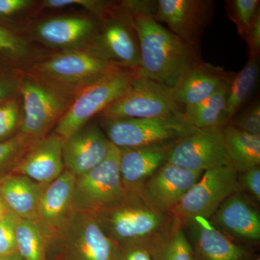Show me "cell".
Segmentation results:
<instances>
[{
    "label": "cell",
    "instance_id": "cell-13",
    "mask_svg": "<svg viewBox=\"0 0 260 260\" xmlns=\"http://www.w3.org/2000/svg\"><path fill=\"white\" fill-rule=\"evenodd\" d=\"M215 2L210 0H158L155 19L164 22L170 31L186 42L199 44L211 23Z\"/></svg>",
    "mask_w": 260,
    "mask_h": 260
},
{
    "label": "cell",
    "instance_id": "cell-4",
    "mask_svg": "<svg viewBox=\"0 0 260 260\" xmlns=\"http://www.w3.org/2000/svg\"><path fill=\"white\" fill-rule=\"evenodd\" d=\"M98 19L96 31L89 49L114 68L138 71L140 44L133 17L119 3H113Z\"/></svg>",
    "mask_w": 260,
    "mask_h": 260
},
{
    "label": "cell",
    "instance_id": "cell-38",
    "mask_svg": "<svg viewBox=\"0 0 260 260\" xmlns=\"http://www.w3.org/2000/svg\"><path fill=\"white\" fill-rule=\"evenodd\" d=\"M118 246L116 260H153L148 246L142 244Z\"/></svg>",
    "mask_w": 260,
    "mask_h": 260
},
{
    "label": "cell",
    "instance_id": "cell-15",
    "mask_svg": "<svg viewBox=\"0 0 260 260\" xmlns=\"http://www.w3.org/2000/svg\"><path fill=\"white\" fill-rule=\"evenodd\" d=\"M203 173L167 162L136 192L156 209L170 213Z\"/></svg>",
    "mask_w": 260,
    "mask_h": 260
},
{
    "label": "cell",
    "instance_id": "cell-6",
    "mask_svg": "<svg viewBox=\"0 0 260 260\" xmlns=\"http://www.w3.org/2000/svg\"><path fill=\"white\" fill-rule=\"evenodd\" d=\"M19 93L23 99L19 133L34 143L47 136L74 99L27 73L20 78Z\"/></svg>",
    "mask_w": 260,
    "mask_h": 260
},
{
    "label": "cell",
    "instance_id": "cell-3",
    "mask_svg": "<svg viewBox=\"0 0 260 260\" xmlns=\"http://www.w3.org/2000/svg\"><path fill=\"white\" fill-rule=\"evenodd\" d=\"M117 69L87 47L63 50L36 61L27 73L56 90L75 97Z\"/></svg>",
    "mask_w": 260,
    "mask_h": 260
},
{
    "label": "cell",
    "instance_id": "cell-35",
    "mask_svg": "<svg viewBox=\"0 0 260 260\" xmlns=\"http://www.w3.org/2000/svg\"><path fill=\"white\" fill-rule=\"evenodd\" d=\"M18 217L11 212L0 220V257L17 252L15 223Z\"/></svg>",
    "mask_w": 260,
    "mask_h": 260
},
{
    "label": "cell",
    "instance_id": "cell-11",
    "mask_svg": "<svg viewBox=\"0 0 260 260\" xmlns=\"http://www.w3.org/2000/svg\"><path fill=\"white\" fill-rule=\"evenodd\" d=\"M64 260H116L118 246L103 232L93 215L75 211L55 240Z\"/></svg>",
    "mask_w": 260,
    "mask_h": 260
},
{
    "label": "cell",
    "instance_id": "cell-40",
    "mask_svg": "<svg viewBox=\"0 0 260 260\" xmlns=\"http://www.w3.org/2000/svg\"><path fill=\"white\" fill-rule=\"evenodd\" d=\"M34 3L31 0H0V16H11L22 13Z\"/></svg>",
    "mask_w": 260,
    "mask_h": 260
},
{
    "label": "cell",
    "instance_id": "cell-42",
    "mask_svg": "<svg viewBox=\"0 0 260 260\" xmlns=\"http://www.w3.org/2000/svg\"><path fill=\"white\" fill-rule=\"evenodd\" d=\"M9 210L5 205L4 202L2 200L1 197H0V220H2L7 214L8 213Z\"/></svg>",
    "mask_w": 260,
    "mask_h": 260
},
{
    "label": "cell",
    "instance_id": "cell-30",
    "mask_svg": "<svg viewBox=\"0 0 260 260\" xmlns=\"http://www.w3.org/2000/svg\"><path fill=\"white\" fill-rule=\"evenodd\" d=\"M259 0H230L226 2L228 16L237 25L242 37L256 15L260 13Z\"/></svg>",
    "mask_w": 260,
    "mask_h": 260
},
{
    "label": "cell",
    "instance_id": "cell-21",
    "mask_svg": "<svg viewBox=\"0 0 260 260\" xmlns=\"http://www.w3.org/2000/svg\"><path fill=\"white\" fill-rule=\"evenodd\" d=\"M98 22L90 18L59 17L48 19L37 25L36 37L51 47L64 50L83 49L90 45Z\"/></svg>",
    "mask_w": 260,
    "mask_h": 260
},
{
    "label": "cell",
    "instance_id": "cell-31",
    "mask_svg": "<svg viewBox=\"0 0 260 260\" xmlns=\"http://www.w3.org/2000/svg\"><path fill=\"white\" fill-rule=\"evenodd\" d=\"M35 143L20 133L0 141V171L12 164L16 165Z\"/></svg>",
    "mask_w": 260,
    "mask_h": 260
},
{
    "label": "cell",
    "instance_id": "cell-1",
    "mask_svg": "<svg viewBox=\"0 0 260 260\" xmlns=\"http://www.w3.org/2000/svg\"><path fill=\"white\" fill-rule=\"evenodd\" d=\"M133 20L139 39L140 76L173 88L201 61L199 44L183 40L153 18L135 17Z\"/></svg>",
    "mask_w": 260,
    "mask_h": 260
},
{
    "label": "cell",
    "instance_id": "cell-44",
    "mask_svg": "<svg viewBox=\"0 0 260 260\" xmlns=\"http://www.w3.org/2000/svg\"><path fill=\"white\" fill-rule=\"evenodd\" d=\"M251 260H260V258H259V256H256V257L254 258H253Z\"/></svg>",
    "mask_w": 260,
    "mask_h": 260
},
{
    "label": "cell",
    "instance_id": "cell-18",
    "mask_svg": "<svg viewBox=\"0 0 260 260\" xmlns=\"http://www.w3.org/2000/svg\"><path fill=\"white\" fill-rule=\"evenodd\" d=\"M112 143L97 125L86 124L63 147L65 170L79 177L101 164L109 155Z\"/></svg>",
    "mask_w": 260,
    "mask_h": 260
},
{
    "label": "cell",
    "instance_id": "cell-5",
    "mask_svg": "<svg viewBox=\"0 0 260 260\" xmlns=\"http://www.w3.org/2000/svg\"><path fill=\"white\" fill-rule=\"evenodd\" d=\"M138 75V71L117 69L77 94L54 129L63 140L78 133L94 116L99 115L122 96Z\"/></svg>",
    "mask_w": 260,
    "mask_h": 260
},
{
    "label": "cell",
    "instance_id": "cell-25",
    "mask_svg": "<svg viewBox=\"0 0 260 260\" xmlns=\"http://www.w3.org/2000/svg\"><path fill=\"white\" fill-rule=\"evenodd\" d=\"M225 146L231 165L242 173L260 166V136L244 133L228 124L223 126Z\"/></svg>",
    "mask_w": 260,
    "mask_h": 260
},
{
    "label": "cell",
    "instance_id": "cell-36",
    "mask_svg": "<svg viewBox=\"0 0 260 260\" xmlns=\"http://www.w3.org/2000/svg\"><path fill=\"white\" fill-rule=\"evenodd\" d=\"M238 191L248 194V198L256 203L260 202V167L252 168L246 172L238 173Z\"/></svg>",
    "mask_w": 260,
    "mask_h": 260
},
{
    "label": "cell",
    "instance_id": "cell-24",
    "mask_svg": "<svg viewBox=\"0 0 260 260\" xmlns=\"http://www.w3.org/2000/svg\"><path fill=\"white\" fill-rule=\"evenodd\" d=\"M259 74V55L249 54L244 68L233 74L229 83L226 106L222 116V125H228L250 98Z\"/></svg>",
    "mask_w": 260,
    "mask_h": 260
},
{
    "label": "cell",
    "instance_id": "cell-27",
    "mask_svg": "<svg viewBox=\"0 0 260 260\" xmlns=\"http://www.w3.org/2000/svg\"><path fill=\"white\" fill-rule=\"evenodd\" d=\"M230 81L208 99L184 107V119L198 129L223 128L222 116L226 106Z\"/></svg>",
    "mask_w": 260,
    "mask_h": 260
},
{
    "label": "cell",
    "instance_id": "cell-28",
    "mask_svg": "<svg viewBox=\"0 0 260 260\" xmlns=\"http://www.w3.org/2000/svg\"><path fill=\"white\" fill-rule=\"evenodd\" d=\"M17 253L25 260H47L46 253L50 241L36 221L17 218L15 223Z\"/></svg>",
    "mask_w": 260,
    "mask_h": 260
},
{
    "label": "cell",
    "instance_id": "cell-32",
    "mask_svg": "<svg viewBox=\"0 0 260 260\" xmlns=\"http://www.w3.org/2000/svg\"><path fill=\"white\" fill-rule=\"evenodd\" d=\"M20 104L14 98L0 104V141L12 138L22 120Z\"/></svg>",
    "mask_w": 260,
    "mask_h": 260
},
{
    "label": "cell",
    "instance_id": "cell-41",
    "mask_svg": "<svg viewBox=\"0 0 260 260\" xmlns=\"http://www.w3.org/2000/svg\"><path fill=\"white\" fill-rule=\"evenodd\" d=\"M20 78L0 76V104L13 99L19 92Z\"/></svg>",
    "mask_w": 260,
    "mask_h": 260
},
{
    "label": "cell",
    "instance_id": "cell-34",
    "mask_svg": "<svg viewBox=\"0 0 260 260\" xmlns=\"http://www.w3.org/2000/svg\"><path fill=\"white\" fill-rule=\"evenodd\" d=\"M114 2L99 1V0H45L42 2L43 8L61 9L70 6H79L88 10L98 18L113 4Z\"/></svg>",
    "mask_w": 260,
    "mask_h": 260
},
{
    "label": "cell",
    "instance_id": "cell-7",
    "mask_svg": "<svg viewBox=\"0 0 260 260\" xmlns=\"http://www.w3.org/2000/svg\"><path fill=\"white\" fill-rule=\"evenodd\" d=\"M173 89L139 75L129 90L99 114L102 119H146L183 115Z\"/></svg>",
    "mask_w": 260,
    "mask_h": 260
},
{
    "label": "cell",
    "instance_id": "cell-29",
    "mask_svg": "<svg viewBox=\"0 0 260 260\" xmlns=\"http://www.w3.org/2000/svg\"><path fill=\"white\" fill-rule=\"evenodd\" d=\"M0 57L25 64L30 62L34 51L23 37L0 27Z\"/></svg>",
    "mask_w": 260,
    "mask_h": 260
},
{
    "label": "cell",
    "instance_id": "cell-26",
    "mask_svg": "<svg viewBox=\"0 0 260 260\" xmlns=\"http://www.w3.org/2000/svg\"><path fill=\"white\" fill-rule=\"evenodd\" d=\"M147 246L153 260H194L184 225L174 218L171 226Z\"/></svg>",
    "mask_w": 260,
    "mask_h": 260
},
{
    "label": "cell",
    "instance_id": "cell-39",
    "mask_svg": "<svg viewBox=\"0 0 260 260\" xmlns=\"http://www.w3.org/2000/svg\"><path fill=\"white\" fill-rule=\"evenodd\" d=\"M246 43L249 49V54L259 55L260 52V13L256 15L250 26L246 30L245 35Z\"/></svg>",
    "mask_w": 260,
    "mask_h": 260
},
{
    "label": "cell",
    "instance_id": "cell-43",
    "mask_svg": "<svg viewBox=\"0 0 260 260\" xmlns=\"http://www.w3.org/2000/svg\"><path fill=\"white\" fill-rule=\"evenodd\" d=\"M0 260H25L21 256L19 255L18 253H14V254H10V255L2 256L0 257Z\"/></svg>",
    "mask_w": 260,
    "mask_h": 260
},
{
    "label": "cell",
    "instance_id": "cell-17",
    "mask_svg": "<svg viewBox=\"0 0 260 260\" xmlns=\"http://www.w3.org/2000/svg\"><path fill=\"white\" fill-rule=\"evenodd\" d=\"M194 260H251V249L224 235L209 220L195 218L183 223Z\"/></svg>",
    "mask_w": 260,
    "mask_h": 260
},
{
    "label": "cell",
    "instance_id": "cell-8",
    "mask_svg": "<svg viewBox=\"0 0 260 260\" xmlns=\"http://www.w3.org/2000/svg\"><path fill=\"white\" fill-rule=\"evenodd\" d=\"M119 172V148L112 144L107 158L75 179L73 208L75 211L94 214L124 199Z\"/></svg>",
    "mask_w": 260,
    "mask_h": 260
},
{
    "label": "cell",
    "instance_id": "cell-10",
    "mask_svg": "<svg viewBox=\"0 0 260 260\" xmlns=\"http://www.w3.org/2000/svg\"><path fill=\"white\" fill-rule=\"evenodd\" d=\"M238 189L235 168L225 165L210 169L203 173L170 213L181 223L198 217L209 220L222 203Z\"/></svg>",
    "mask_w": 260,
    "mask_h": 260
},
{
    "label": "cell",
    "instance_id": "cell-19",
    "mask_svg": "<svg viewBox=\"0 0 260 260\" xmlns=\"http://www.w3.org/2000/svg\"><path fill=\"white\" fill-rule=\"evenodd\" d=\"M175 141L119 148V172L127 192L139 191L145 181L167 162Z\"/></svg>",
    "mask_w": 260,
    "mask_h": 260
},
{
    "label": "cell",
    "instance_id": "cell-16",
    "mask_svg": "<svg viewBox=\"0 0 260 260\" xmlns=\"http://www.w3.org/2000/svg\"><path fill=\"white\" fill-rule=\"evenodd\" d=\"M76 177L67 170L45 186L38 205L36 222L51 242L59 237L75 210L73 191Z\"/></svg>",
    "mask_w": 260,
    "mask_h": 260
},
{
    "label": "cell",
    "instance_id": "cell-23",
    "mask_svg": "<svg viewBox=\"0 0 260 260\" xmlns=\"http://www.w3.org/2000/svg\"><path fill=\"white\" fill-rule=\"evenodd\" d=\"M45 186L25 176L13 174L0 180V197L15 216L36 221L38 205Z\"/></svg>",
    "mask_w": 260,
    "mask_h": 260
},
{
    "label": "cell",
    "instance_id": "cell-33",
    "mask_svg": "<svg viewBox=\"0 0 260 260\" xmlns=\"http://www.w3.org/2000/svg\"><path fill=\"white\" fill-rule=\"evenodd\" d=\"M229 124L248 134L260 136L259 101H255L245 108L242 112L238 113Z\"/></svg>",
    "mask_w": 260,
    "mask_h": 260
},
{
    "label": "cell",
    "instance_id": "cell-22",
    "mask_svg": "<svg viewBox=\"0 0 260 260\" xmlns=\"http://www.w3.org/2000/svg\"><path fill=\"white\" fill-rule=\"evenodd\" d=\"M233 73L220 67L200 61L187 70L173 88L174 96L183 107L208 99L226 85Z\"/></svg>",
    "mask_w": 260,
    "mask_h": 260
},
{
    "label": "cell",
    "instance_id": "cell-20",
    "mask_svg": "<svg viewBox=\"0 0 260 260\" xmlns=\"http://www.w3.org/2000/svg\"><path fill=\"white\" fill-rule=\"evenodd\" d=\"M64 140L56 133L47 135L32 145L13 168V173L48 185L64 172Z\"/></svg>",
    "mask_w": 260,
    "mask_h": 260
},
{
    "label": "cell",
    "instance_id": "cell-12",
    "mask_svg": "<svg viewBox=\"0 0 260 260\" xmlns=\"http://www.w3.org/2000/svg\"><path fill=\"white\" fill-rule=\"evenodd\" d=\"M167 162L194 172L231 165L223 128L198 129L176 140Z\"/></svg>",
    "mask_w": 260,
    "mask_h": 260
},
{
    "label": "cell",
    "instance_id": "cell-37",
    "mask_svg": "<svg viewBox=\"0 0 260 260\" xmlns=\"http://www.w3.org/2000/svg\"><path fill=\"white\" fill-rule=\"evenodd\" d=\"M119 4L133 18L150 17L154 18L158 8V1L153 0H126Z\"/></svg>",
    "mask_w": 260,
    "mask_h": 260
},
{
    "label": "cell",
    "instance_id": "cell-2",
    "mask_svg": "<svg viewBox=\"0 0 260 260\" xmlns=\"http://www.w3.org/2000/svg\"><path fill=\"white\" fill-rule=\"evenodd\" d=\"M90 215L117 245L148 246L174 221L172 214L154 208L138 192H128L117 204Z\"/></svg>",
    "mask_w": 260,
    "mask_h": 260
},
{
    "label": "cell",
    "instance_id": "cell-14",
    "mask_svg": "<svg viewBox=\"0 0 260 260\" xmlns=\"http://www.w3.org/2000/svg\"><path fill=\"white\" fill-rule=\"evenodd\" d=\"M209 221L219 232L239 244L259 242V210L253 200L240 191L225 200Z\"/></svg>",
    "mask_w": 260,
    "mask_h": 260
},
{
    "label": "cell",
    "instance_id": "cell-9",
    "mask_svg": "<svg viewBox=\"0 0 260 260\" xmlns=\"http://www.w3.org/2000/svg\"><path fill=\"white\" fill-rule=\"evenodd\" d=\"M108 139L119 148L175 141L196 132L184 116L146 119H102Z\"/></svg>",
    "mask_w": 260,
    "mask_h": 260
}]
</instances>
